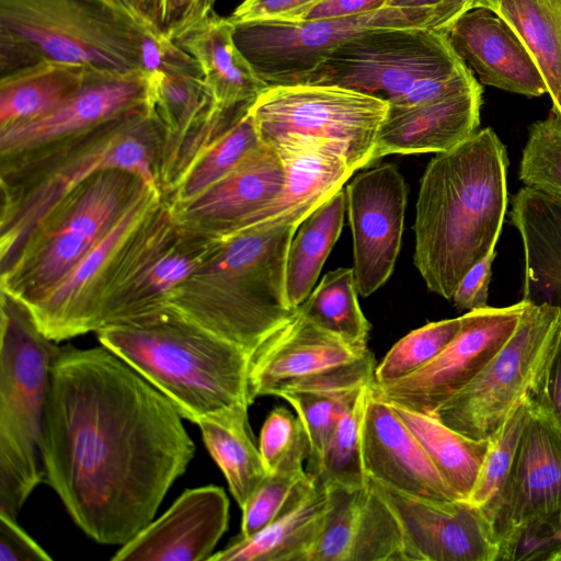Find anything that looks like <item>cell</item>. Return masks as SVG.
Segmentation results:
<instances>
[{
  "mask_svg": "<svg viewBox=\"0 0 561 561\" xmlns=\"http://www.w3.org/2000/svg\"><path fill=\"white\" fill-rule=\"evenodd\" d=\"M528 301L502 308L484 307L461 316L450 343L426 366L373 391L381 400L433 414L489 363L514 333Z\"/></svg>",
  "mask_w": 561,
  "mask_h": 561,
  "instance_id": "cell-14",
  "label": "cell"
},
{
  "mask_svg": "<svg viewBox=\"0 0 561 561\" xmlns=\"http://www.w3.org/2000/svg\"><path fill=\"white\" fill-rule=\"evenodd\" d=\"M111 1L139 39L145 71L152 75L159 71L203 73L197 61L164 35L142 0Z\"/></svg>",
  "mask_w": 561,
  "mask_h": 561,
  "instance_id": "cell-45",
  "label": "cell"
},
{
  "mask_svg": "<svg viewBox=\"0 0 561 561\" xmlns=\"http://www.w3.org/2000/svg\"><path fill=\"white\" fill-rule=\"evenodd\" d=\"M51 557L18 524L0 514V561H50Z\"/></svg>",
  "mask_w": 561,
  "mask_h": 561,
  "instance_id": "cell-51",
  "label": "cell"
},
{
  "mask_svg": "<svg viewBox=\"0 0 561 561\" xmlns=\"http://www.w3.org/2000/svg\"><path fill=\"white\" fill-rule=\"evenodd\" d=\"M163 130L152 106L85 133L0 156V274L39 221L92 174L121 168L160 190Z\"/></svg>",
  "mask_w": 561,
  "mask_h": 561,
  "instance_id": "cell-3",
  "label": "cell"
},
{
  "mask_svg": "<svg viewBox=\"0 0 561 561\" xmlns=\"http://www.w3.org/2000/svg\"><path fill=\"white\" fill-rule=\"evenodd\" d=\"M215 240L181 228L162 197L123 254L102 302L100 328L164 311L172 293L205 261Z\"/></svg>",
  "mask_w": 561,
  "mask_h": 561,
  "instance_id": "cell-12",
  "label": "cell"
},
{
  "mask_svg": "<svg viewBox=\"0 0 561 561\" xmlns=\"http://www.w3.org/2000/svg\"><path fill=\"white\" fill-rule=\"evenodd\" d=\"M432 9L386 7L351 19L234 24V42L268 85L304 84L345 41L382 27L426 26Z\"/></svg>",
  "mask_w": 561,
  "mask_h": 561,
  "instance_id": "cell-13",
  "label": "cell"
},
{
  "mask_svg": "<svg viewBox=\"0 0 561 561\" xmlns=\"http://www.w3.org/2000/svg\"><path fill=\"white\" fill-rule=\"evenodd\" d=\"M164 35L176 42L204 20L216 0H142Z\"/></svg>",
  "mask_w": 561,
  "mask_h": 561,
  "instance_id": "cell-47",
  "label": "cell"
},
{
  "mask_svg": "<svg viewBox=\"0 0 561 561\" xmlns=\"http://www.w3.org/2000/svg\"><path fill=\"white\" fill-rule=\"evenodd\" d=\"M285 168L276 150L261 145L193 199L169 206L184 230L221 239L250 228L280 193Z\"/></svg>",
  "mask_w": 561,
  "mask_h": 561,
  "instance_id": "cell-20",
  "label": "cell"
},
{
  "mask_svg": "<svg viewBox=\"0 0 561 561\" xmlns=\"http://www.w3.org/2000/svg\"><path fill=\"white\" fill-rule=\"evenodd\" d=\"M480 83L432 101L389 105L379 128L375 161L389 154L440 153L470 136L480 124Z\"/></svg>",
  "mask_w": 561,
  "mask_h": 561,
  "instance_id": "cell-27",
  "label": "cell"
},
{
  "mask_svg": "<svg viewBox=\"0 0 561 561\" xmlns=\"http://www.w3.org/2000/svg\"><path fill=\"white\" fill-rule=\"evenodd\" d=\"M149 187L140 175L126 169H106L92 174L35 227L13 264L0 274L1 291L26 307L39 300Z\"/></svg>",
  "mask_w": 561,
  "mask_h": 561,
  "instance_id": "cell-9",
  "label": "cell"
},
{
  "mask_svg": "<svg viewBox=\"0 0 561 561\" xmlns=\"http://www.w3.org/2000/svg\"><path fill=\"white\" fill-rule=\"evenodd\" d=\"M298 226L252 227L216 239L165 310L251 354L297 310L286 299L285 264Z\"/></svg>",
  "mask_w": 561,
  "mask_h": 561,
  "instance_id": "cell-4",
  "label": "cell"
},
{
  "mask_svg": "<svg viewBox=\"0 0 561 561\" xmlns=\"http://www.w3.org/2000/svg\"><path fill=\"white\" fill-rule=\"evenodd\" d=\"M473 0H440L431 10L425 27L446 32L460 15L471 10Z\"/></svg>",
  "mask_w": 561,
  "mask_h": 561,
  "instance_id": "cell-54",
  "label": "cell"
},
{
  "mask_svg": "<svg viewBox=\"0 0 561 561\" xmlns=\"http://www.w3.org/2000/svg\"><path fill=\"white\" fill-rule=\"evenodd\" d=\"M197 425L208 453L242 508L267 473L259 447L253 442L248 412L222 421H201Z\"/></svg>",
  "mask_w": 561,
  "mask_h": 561,
  "instance_id": "cell-36",
  "label": "cell"
},
{
  "mask_svg": "<svg viewBox=\"0 0 561 561\" xmlns=\"http://www.w3.org/2000/svg\"><path fill=\"white\" fill-rule=\"evenodd\" d=\"M370 351L352 344L295 313L250 354L248 385L252 401L277 396L288 386L360 359Z\"/></svg>",
  "mask_w": 561,
  "mask_h": 561,
  "instance_id": "cell-21",
  "label": "cell"
},
{
  "mask_svg": "<svg viewBox=\"0 0 561 561\" xmlns=\"http://www.w3.org/2000/svg\"><path fill=\"white\" fill-rule=\"evenodd\" d=\"M363 463L368 478L403 493L461 499L392 405L375 396L373 385L363 422Z\"/></svg>",
  "mask_w": 561,
  "mask_h": 561,
  "instance_id": "cell-24",
  "label": "cell"
},
{
  "mask_svg": "<svg viewBox=\"0 0 561 561\" xmlns=\"http://www.w3.org/2000/svg\"><path fill=\"white\" fill-rule=\"evenodd\" d=\"M182 419L105 346H60L45 415L44 482L88 537L122 546L153 519L194 457Z\"/></svg>",
  "mask_w": 561,
  "mask_h": 561,
  "instance_id": "cell-1",
  "label": "cell"
},
{
  "mask_svg": "<svg viewBox=\"0 0 561 561\" xmlns=\"http://www.w3.org/2000/svg\"><path fill=\"white\" fill-rule=\"evenodd\" d=\"M96 334L193 423L226 420L253 402L250 354L169 310L104 325Z\"/></svg>",
  "mask_w": 561,
  "mask_h": 561,
  "instance_id": "cell-5",
  "label": "cell"
},
{
  "mask_svg": "<svg viewBox=\"0 0 561 561\" xmlns=\"http://www.w3.org/2000/svg\"><path fill=\"white\" fill-rule=\"evenodd\" d=\"M261 145L255 124L248 112L192 163L163 201L173 206L193 199Z\"/></svg>",
  "mask_w": 561,
  "mask_h": 561,
  "instance_id": "cell-38",
  "label": "cell"
},
{
  "mask_svg": "<svg viewBox=\"0 0 561 561\" xmlns=\"http://www.w3.org/2000/svg\"><path fill=\"white\" fill-rule=\"evenodd\" d=\"M357 291L368 297L391 276L404 228L408 185L397 165L359 172L344 187Z\"/></svg>",
  "mask_w": 561,
  "mask_h": 561,
  "instance_id": "cell-17",
  "label": "cell"
},
{
  "mask_svg": "<svg viewBox=\"0 0 561 561\" xmlns=\"http://www.w3.org/2000/svg\"><path fill=\"white\" fill-rule=\"evenodd\" d=\"M440 0H390L388 5L404 9H432Z\"/></svg>",
  "mask_w": 561,
  "mask_h": 561,
  "instance_id": "cell-55",
  "label": "cell"
},
{
  "mask_svg": "<svg viewBox=\"0 0 561 561\" xmlns=\"http://www.w3.org/2000/svg\"><path fill=\"white\" fill-rule=\"evenodd\" d=\"M43 60L144 70L139 39L111 0H0L1 76Z\"/></svg>",
  "mask_w": 561,
  "mask_h": 561,
  "instance_id": "cell-8",
  "label": "cell"
},
{
  "mask_svg": "<svg viewBox=\"0 0 561 561\" xmlns=\"http://www.w3.org/2000/svg\"><path fill=\"white\" fill-rule=\"evenodd\" d=\"M390 404L416 437L445 481L462 500H467L484 459L488 438L468 437L433 414Z\"/></svg>",
  "mask_w": 561,
  "mask_h": 561,
  "instance_id": "cell-34",
  "label": "cell"
},
{
  "mask_svg": "<svg viewBox=\"0 0 561 561\" xmlns=\"http://www.w3.org/2000/svg\"><path fill=\"white\" fill-rule=\"evenodd\" d=\"M531 398L517 403L504 422L488 437V449L474 486L466 501L488 513L503 491L527 424Z\"/></svg>",
  "mask_w": 561,
  "mask_h": 561,
  "instance_id": "cell-41",
  "label": "cell"
},
{
  "mask_svg": "<svg viewBox=\"0 0 561 561\" xmlns=\"http://www.w3.org/2000/svg\"><path fill=\"white\" fill-rule=\"evenodd\" d=\"M390 0H321L313 4L298 20L351 19L379 11Z\"/></svg>",
  "mask_w": 561,
  "mask_h": 561,
  "instance_id": "cell-52",
  "label": "cell"
},
{
  "mask_svg": "<svg viewBox=\"0 0 561 561\" xmlns=\"http://www.w3.org/2000/svg\"><path fill=\"white\" fill-rule=\"evenodd\" d=\"M561 561V514L526 527L506 561Z\"/></svg>",
  "mask_w": 561,
  "mask_h": 561,
  "instance_id": "cell-48",
  "label": "cell"
},
{
  "mask_svg": "<svg viewBox=\"0 0 561 561\" xmlns=\"http://www.w3.org/2000/svg\"><path fill=\"white\" fill-rule=\"evenodd\" d=\"M508 158L488 127L436 153L420 181L413 261L427 288L451 299L499 241L508 204Z\"/></svg>",
  "mask_w": 561,
  "mask_h": 561,
  "instance_id": "cell-2",
  "label": "cell"
},
{
  "mask_svg": "<svg viewBox=\"0 0 561 561\" xmlns=\"http://www.w3.org/2000/svg\"><path fill=\"white\" fill-rule=\"evenodd\" d=\"M0 514L18 519L44 481L43 438L51 369L60 346L21 301L1 291Z\"/></svg>",
  "mask_w": 561,
  "mask_h": 561,
  "instance_id": "cell-6",
  "label": "cell"
},
{
  "mask_svg": "<svg viewBox=\"0 0 561 561\" xmlns=\"http://www.w3.org/2000/svg\"><path fill=\"white\" fill-rule=\"evenodd\" d=\"M510 215L524 249L522 300L561 310V198L524 186Z\"/></svg>",
  "mask_w": 561,
  "mask_h": 561,
  "instance_id": "cell-28",
  "label": "cell"
},
{
  "mask_svg": "<svg viewBox=\"0 0 561 561\" xmlns=\"http://www.w3.org/2000/svg\"><path fill=\"white\" fill-rule=\"evenodd\" d=\"M328 488L313 481L270 525L250 537H237L209 561H308L325 523Z\"/></svg>",
  "mask_w": 561,
  "mask_h": 561,
  "instance_id": "cell-30",
  "label": "cell"
},
{
  "mask_svg": "<svg viewBox=\"0 0 561 561\" xmlns=\"http://www.w3.org/2000/svg\"><path fill=\"white\" fill-rule=\"evenodd\" d=\"M344 187L308 215L297 227L285 264V294L297 309L311 294L344 225Z\"/></svg>",
  "mask_w": 561,
  "mask_h": 561,
  "instance_id": "cell-33",
  "label": "cell"
},
{
  "mask_svg": "<svg viewBox=\"0 0 561 561\" xmlns=\"http://www.w3.org/2000/svg\"><path fill=\"white\" fill-rule=\"evenodd\" d=\"M374 483L399 520L404 561H499V541L482 508Z\"/></svg>",
  "mask_w": 561,
  "mask_h": 561,
  "instance_id": "cell-18",
  "label": "cell"
},
{
  "mask_svg": "<svg viewBox=\"0 0 561 561\" xmlns=\"http://www.w3.org/2000/svg\"><path fill=\"white\" fill-rule=\"evenodd\" d=\"M213 104L203 73H153L152 108L163 130L160 190L185 137Z\"/></svg>",
  "mask_w": 561,
  "mask_h": 561,
  "instance_id": "cell-35",
  "label": "cell"
},
{
  "mask_svg": "<svg viewBox=\"0 0 561 561\" xmlns=\"http://www.w3.org/2000/svg\"><path fill=\"white\" fill-rule=\"evenodd\" d=\"M321 0H243L229 16L233 24L298 20Z\"/></svg>",
  "mask_w": 561,
  "mask_h": 561,
  "instance_id": "cell-49",
  "label": "cell"
},
{
  "mask_svg": "<svg viewBox=\"0 0 561 561\" xmlns=\"http://www.w3.org/2000/svg\"><path fill=\"white\" fill-rule=\"evenodd\" d=\"M502 18L522 39L539 68L561 117V0H473Z\"/></svg>",
  "mask_w": 561,
  "mask_h": 561,
  "instance_id": "cell-32",
  "label": "cell"
},
{
  "mask_svg": "<svg viewBox=\"0 0 561 561\" xmlns=\"http://www.w3.org/2000/svg\"><path fill=\"white\" fill-rule=\"evenodd\" d=\"M234 24L211 11L175 43L199 65L214 103L224 110H250L270 85L234 42Z\"/></svg>",
  "mask_w": 561,
  "mask_h": 561,
  "instance_id": "cell-29",
  "label": "cell"
},
{
  "mask_svg": "<svg viewBox=\"0 0 561 561\" xmlns=\"http://www.w3.org/2000/svg\"><path fill=\"white\" fill-rule=\"evenodd\" d=\"M389 104L337 85H270L250 108L263 145L286 135L330 140L354 171L371 167L379 128Z\"/></svg>",
  "mask_w": 561,
  "mask_h": 561,
  "instance_id": "cell-11",
  "label": "cell"
},
{
  "mask_svg": "<svg viewBox=\"0 0 561 561\" xmlns=\"http://www.w3.org/2000/svg\"><path fill=\"white\" fill-rule=\"evenodd\" d=\"M561 514V424L548 405L531 398L530 413L511 473L488 513L506 561L517 536Z\"/></svg>",
  "mask_w": 561,
  "mask_h": 561,
  "instance_id": "cell-15",
  "label": "cell"
},
{
  "mask_svg": "<svg viewBox=\"0 0 561 561\" xmlns=\"http://www.w3.org/2000/svg\"><path fill=\"white\" fill-rule=\"evenodd\" d=\"M229 500L222 488L184 491L111 558L112 561H209L228 529Z\"/></svg>",
  "mask_w": 561,
  "mask_h": 561,
  "instance_id": "cell-22",
  "label": "cell"
},
{
  "mask_svg": "<svg viewBox=\"0 0 561 561\" xmlns=\"http://www.w3.org/2000/svg\"><path fill=\"white\" fill-rule=\"evenodd\" d=\"M308 456L309 443L306 437L275 471L266 473L241 508L239 536L250 537L270 525L308 489L313 481L302 465Z\"/></svg>",
  "mask_w": 561,
  "mask_h": 561,
  "instance_id": "cell-39",
  "label": "cell"
},
{
  "mask_svg": "<svg viewBox=\"0 0 561 561\" xmlns=\"http://www.w3.org/2000/svg\"><path fill=\"white\" fill-rule=\"evenodd\" d=\"M560 327L558 307L528 301L507 342L433 415L468 437L486 439L517 403L540 391Z\"/></svg>",
  "mask_w": 561,
  "mask_h": 561,
  "instance_id": "cell-10",
  "label": "cell"
},
{
  "mask_svg": "<svg viewBox=\"0 0 561 561\" xmlns=\"http://www.w3.org/2000/svg\"><path fill=\"white\" fill-rule=\"evenodd\" d=\"M445 33L482 83L526 96L547 93L543 77L522 39L490 9L467 11Z\"/></svg>",
  "mask_w": 561,
  "mask_h": 561,
  "instance_id": "cell-26",
  "label": "cell"
},
{
  "mask_svg": "<svg viewBox=\"0 0 561 561\" xmlns=\"http://www.w3.org/2000/svg\"><path fill=\"white\" fill-rule=\"evenodd\" d=\"M268 147L274 148L283 161L285 181L278 196L257 215L250 228L300 225L341 191L355 172L342 149L330 140L286 135Z\"/></svg>",
  "mask_w": 561,
  "mask_h": 561,
  "instance_id": "cell-25",
  "label": "cell"
},
{
  "mask_svg": "<svg viewBox=\"0 0 561 561\" xmlns=\"http://www.w3.org/2000/svg\"><path fill=\"white\" fill-rule=\"evenodd\" d=\"M371 383L364 386L340 417L316 478L327 488H359L369 480L363 463V422Z\"/></svg>",
  "mask_w": 561,
  "mask_h": 561,
  "instance_id": "cell-40",
  "label": "cell"
},
{
  "mask_svg": "<svg viewBox=\"0 0 561 561\" xmlns=\"http://www.w3.org/2000/svg\"><path fill=\"white\" fill-rule=\"evenodd\" d=\"M360 389L350 393L288 391L279 394V398L293 407L304 426L309 443L306 469L309 476H317L322 456L340 417Z\"/></svg>",
  "mask_w": 561,
  "mask_h": 561,
  "instance_id": "cell-43",
  "label": "cell"
},
{
  "mask_svg": "<svg viewBox=\"0 0 561 561\" xmlns=\"http://www.w3.org/2000/svg\"><path fill=\"white\" fill-rule=\"evenodd\" d=\"M357 295L353 268L339 267L322 277L298 309L308 320L344 341L367 345L371 325Z\"/></svg>",
  "mask_w": 561,
  "mask_h": 561,
  "instance_id": "cell-37",
  "label": "cell"
},
{
  "mask_svg": "<svg viewBox=\"0 0 561 561\" xmlns=\"http://www.w3.org/2000/svg\"><path fill=\"white\" fill-rule=\"evenodd\" d=\"M495 249L477 262L460 279L451 300L460 310L486 307Z\"/></svg>",
  "mask_w": 561,
  "mask_h": 561,
  "instance_id": "cell-50",
  "label": "cell"
},
{
  "mask_svg": "<svg viewBox=\"0 0 561 561\" xmlns=\"http://www.w3.org/2000/svg\"><path fill=\"white\" fill-rule=\"evenodd\" d=\"M519 179L526 187L561 198V117L553 111L529 127Z\"/></svg>",
  "mask_w": 561,
  "mask_h": 561,
  "instance_id": "cell-44",
  "label": "cell"
},
{
  "mask_svg": "<svg viewBox=\"0 0 561 561\" xmlns=\"http://www.w3.org/2000/svg\"><path fill=\"white\" fill-rule=\"evenodd\" d=\"M328 491L325 523L308 561H404L399 520L370 478Z\"/></svg>",
  "mask_w": 561,
  "mask_h": 561,
  "instance_id": "cell-23",
  "label": "cell"
},
{
  "mask_svg": "<svg viewBox=\"0 0 561 561\" xmlns=\"http://www.w3.org/2000/svg\"><path fill=\"white\" fill-rule=\"evenodd\" d=\"M153 75L88 69L82 87L39 118L0 130V156L62 140L152 106Z\"/></svg>",
  "mask_w": 561,
  "mask_h": 561,
  "instance_id": "cell-19",
  "label": "cell"
},
{
  "mask_svg": "<svg viewBox=\"0 0 561 561\" xmlns=\"http://www.w3.org/2000/svg\"><path fill=\"white\" fill-rule=\"evenodd\" d=\"M304 426L285 407L274 408L261 430L259 450L266 472H273L279 463L305 439Z\"/></svg>",
  "mask_w": 561,
  "mask_h": 561,
  "instance_id": "cell-46",
  "label": "cell"
},
{
  "mask_svg": "<svg viewBox=\"0 0 561 561\" xmlns=\"http://www.w3.org/2000/svg\"><path fill=\"white\" fill-rule=\"evenodd\" d=\"M534 398L542 400L561 424V327L558 343L540 391Z\"/></svg>",
  "mask_w": 561,
  "mask_h": 561,
  "instance_id": "cell-53",
  "label": "cell"
},
{
  "mask_svg": "<svg viewBox=\"0 0 561 561\" xmlns=\"http://www.w3.org/2000/svg\"><path fill=\"white\" fill-rule=\"evenodd\" d=\"M161 201L162 193L149 187L54 289L27 307L48 339L58 343L100 329L102 302L123 254Z\"/></svg>",
  "mask_w": 561,
  "mask_h": 561,
  "instance_id": "cell-16",
  "label": "cell"
},
{
  "mask_svg": "<svg viewBox=\"0 0 561 561\" xmlns=\"http://www.w3.org/2000/svg\"><path fill=\"white\" fill-rule=\"evenodd\" d=\"M477 83L446 33L405 26L375 28L345 41L304 84L337 85L409 106Z\"/></svg>",
  "mask_w": 561,
  "mask_h": 561,
  "instance_id": "cell-7",
  "label": "cell"
},
{
  "mask_svg": "<svg viewBox=\"0 0 561 561\" xmlns=\"http://www.w3.org/2000/svg\"><path fill=\"white\" fill-rule=\"evenodd\" d=\"M89 68L43 60L0 78V130L56 110L83 84Z\"/></svg>",
  "mask_w": 561,
  "mask_h": 561,
  "instance_id": "cell-31",
  "label": "cell"
},
{
  "mask_svg": "<svg viewBox=\"0 0 561 561\" xmlns=\"http://www.w3.org/2000/svg\"><path fill=\"white\" fill-rule=\"evenodd\" d=\"M460 327L461 317H458L430 322L409 332L376 365L373 383H391L420 370L450 343Z\"/></svg>",
  "mask_w": 561,
  "mask_h": 561,
  "instance_id": "cell-42",
  "label": "cell"
}]
</instances>
